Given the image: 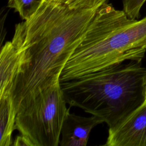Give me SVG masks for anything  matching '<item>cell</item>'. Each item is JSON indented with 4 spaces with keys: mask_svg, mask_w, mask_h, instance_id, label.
I'll use <instances>...</instances> for the list:
<instances>
[{
    "mask_svg": "<svg viewBox=\"0 0 146 146\" xmlns=\"http://www.w3.org/2000/svg\"><path fill=\"white\" fill-rule=\"evenodd\" d=\"M108 0H43L29 19L15 26L11 42L19 66L11 97L16 111L60 81L67 60L99 8Z\"/></svg>",
    "mask_w": 146,
    "mask_h": 146,
    "instance_id": "obj_1",
    "label": "cell"
},
{
    "mask_svg": "<svg viewBox=\"0 0 146 146\" xmlns=\"http://www.w3.org/2000/svg\"><path fill=\"white\" fill-rule=\"evenodd\" d=\"M141 62L128 60L60 82L67 103L114 127L144 102L146 68Z\"/></svg>",
    "mask_w": 146,
    "mask_h": 146,
    "instance_id": "obj_2",
    "label": "cell"
},
{
    "mask_svg": "<svg viewBox=\"0 0 146 146\" xmlns=\"http://www.w3.org/2000/svg\"><path fill=\"white\" fill-rule=\"evenodd\" d=\"M60 82L43 89L19 107L15 129L27 136L34 146H58L67 112Z\"/></svg>",
    "mask_w": 146,
    "mask_h": 146,
    "instance_id": "obj_3",
    "label": "cell"
},
{
    "mask_svg": "<svg viewBox=\"0 0 146 146\" xmlns=\"http://www.w3.org/2000/svg\"><path fill=\"white\" fill-rule=\"evenodd\" d=\"M106 146H146V104L109 128Z\"/></svg>",
    "mask_w": 146,
    "mask_h": 146,
    "instance_id": "obj_4",
    "label": "cell"
},
{
    "mask_svg": "<svg viewBox=\"0 0 146 146\" xmlns=\"http://www.w3.org/2000/svg\"><path fill=\"white\" fill-rule=\"evenodd\" d=\"M104 123L99 117H84L67 112L61 129L60 146H86L91 130Z\"/></svg>",
    "mask_w": 146,
    "mask_h": 146,
    "instance_id": "obj_5",
    "label": "cell"
},
{
    "mask_svg": "<svg viewBox=\"0 0 146 146\" xmlns=\"http://www.w3.org/2000/svg\"><path fill=\"white\" fill-rule=\"evenodd\" d=\"M19 66V55L11 41L2 46L0 54V97L11 95Z\"/></svg>",
    "mask_w": 146,
    "mask_h": 146,
    "instance_id": "obj_6",
    "label": "cell"
},
{
    "mask_svg": "<svg viewBox=\"0 0 146 146\" xmlns=\"http://www.w3.org/2000/svg\"><path fill=\"white\" fill-rule=\"evenodd\" d=\"M17 111L11 95L0 97V146L13 145Z\"/></svg>",
    "mask_w": 146,
    "mask_h": 146,
    "instance_id": "obj_7",
    "label": "cell"
},
{
    "mask_svg": "<svg viewBox=\"0 0 146 146\" xmlns=\"http://www.w3.org/2000/svg\"><path fill=\"white\" fill-rule=\"evenodd\" d=\"M43 1V0H9L7 7L14 9L25 21L35 13Z\"/></svg>",
    "mask_w": 146,
    "mask_h": 146,
    "instance_id": "obj_8",
    "label": "cell"
},
{
    "mask_svg": "<svg viewBox=\"0 0 146 146\" xmlns=\"http://www.w3.org/2000/svg\"><path fill=\"white\" fill-rule=\"evenodd\" d=\"M146 0H122L123 11L128 18L137 19L140 17V12Z\"/></svg>",
    "mask_w": 146,
    "mask_h": 146,
    "instance_id": "obj_9",
    "label": "cell"
},
{
    "mask_svg": "<svg viewBox=\"0 0 146 146\" xmlns=\"http://www.w3.org/2000/svg\"><path fill=\"white\" fill-rule=\"evenodd\" d=\"M13 145L15 146H34L31 141L27 136L21 134L17 136L13 141Z\"/></svg>",
    "mask_w": 146,
    "mask_h": 146,
    "instance_id": "obj_10",
    "label": "cell"
},
{
    "mask_svg": "<svg viewBox=\"0 0 146 146\" xmlns=\"http://www.w3.org/2000/svg\"><path fill=\"white\" fill-rule=\"evenodd\" d=\"M144 95H145V100H144V104H146V78H145V85H144Z\"/></svg>",
    "mask_w": 146,
    "mask_h": 146,
    "instance_id": "obj_11",
    "label": "cell"
}]
</instances>
